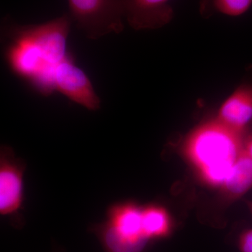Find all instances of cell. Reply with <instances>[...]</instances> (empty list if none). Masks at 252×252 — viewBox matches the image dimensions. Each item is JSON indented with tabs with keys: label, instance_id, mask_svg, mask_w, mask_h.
<instances>
[{
	"label": "cell",
	"instance_id": "cell-1",
	"mask_svg": "<svg viewBox=\"0 0 252 252\" xmlns=\"http://www.w3.org/2000/svg\"><path fill=\"white\" fill-rule=\"evenodd\" d=\"M73 22L69 14L37 25L5 21L4 59L10 69L42 95L56 91V67L69 56L67 40Z\"/></svg>",
	"mask_w": 252,
	"mask_h": 252
},
{
	"label": "cell",
	"instance_id": "cell-2",
	"mask_svg": "<svg viewBox=\"0 0 252 252\" xmlns=\"http://www.w3.org/2000/svg\"><path fill=\"white\" fill-rule=\"evenodd\" d=\"M245 136L215 119L190 132L185 153L207 184L221 187L243 152Z\"/></svg>",
	"mask_w": 252,
	"mask_h": 252
},
{
	"label": "cell",
	"instance_id": "cell-3",
	"mask_svg": "<svg viewBox=\"0 0 252 252\" xmlns=\"http://www.w3.org/2000/svg\"><path fill=\"white\" fill-rule=\"evenodd\" d=\"M142 207L132 202L114 204L104 221L91 225L104 252H144L151 240L144 233Z\"/></svg>",
	"mask_w": 252,
	"mask_h": 252
},
{
	"label": "cell",
	"instance_id": "cell-4",
	"mask_svg": "<svg viewBox=\"0 0 252 252\" xmlns=\"http://www.w3.org/2000/svg\"><path fill=\"white\" fill-rule=\"evenodd\" d=\"M69 16L88 39L102 36L124 29L123 0H68Z\"/></svg>",
	"mask_w": 252,
	"mask_h": 252
},
{
	"label": "cell",
	"instance_id": "cell-5",
	"mask_svg": "<svg viewBox=\"0 0 252 252\" xmlns=\"http://www.w3.org/2000/svg\"><path fill=\"white\" fill-rule=\"evenodd\" d=\"M26 163L16 157L9 146L0 149V214L9 217L16 228H21L24 220L21 215L23 203V175Z\"/></svg>",
	"mask_w": 252,
	"mask_h": 252
},
{
	"label": "cell",
	"instance_id": "cell-6",
	"mask_svg": "<svg viewBox=\"0 0 252 252\" xmlns=\"http://www.w3.org/2000/svg\"><path fill=\"white\" fill-rule=\"evenodd\" d=\"M54 82L56 91L73 102L90 111L100 108V99L90 79L83 69L76 65L70 54L56 67Z\"/></svg>",
	"mask_w": 252,
	"mask_h": 252
},
{
	"label": "cell",
	"instance_id": "cell-7",
	"mask_svg": "<svg viewBox=\"0 0 252 252\" xmlns=\"http://www.w3.org/2000/svg\"><path fill=\"white\" fill-rule=\"evenodd\" d=\"M124 18L135 31L158 29L171 22L170 0H123Z\"/></svg>",
	"mask_w": 252,
	"mask_h": 252
},
{
	"label": "cell",
	"instance_id": "cell-8",
	"mask_svg": "<svg viewBox=\"0 0 252 252\" xmlns=\"http://www.w3.org/2000/svg\"><path fill=\"white\" fill-rule=\"evenodd\" d=\"M216 119L238 132H246L252 122V82L245 81L221 104Z\"/></svg>",
	"mask_w": 252,
	"mask_h": 252
},
{
	"label": "cell",
	"instance_id": "cell-9",
	"mask_svg": "<svg viewBox=\"0 0 252 252\" xmlns=\"http://www.w3.org/2000/svg\"><path fill=\"white\" fill-rule=\"evenodd\" d=\"M221 188L225 196L231 200L240 198L252 188V160L244 151L239 156Z\"/></svg>",
	"mask_w": 252,
	"mask_h": 252
},
{
	"label": "cell",
	"instance_id": "cell-10",
	"mask_svg": "<svg viewBox=\"0 0 252 252\" xmlns=\"http://www.w3.org/2000/svg\"><path fill=\"white\" fill-rule=\"evenodd\" d=\"M144 233L150 240L165 238L170 234L171 221L165 209L150 205L142 207Z\"/></svg>",
	"mask_w": 252,
	"mask_h": 252
},
{
	"label": "cell",
	"instance_id": "cell-11",
	"mask_svg": "<svg viewBox=\"0 0 252 252\" xmlns=\"http://www.w3.org/2000/svg\"><path fill=\"white\" fill-rule=\"evenodd\" d=\"M252 0H201L200 11L208 16L218 13L225 16H242L251 8Z\"/></svg>",
	"mask_w": 252,
	"mask_h": 252
},
{
	"label": "cell",
	"instance_id": "cell-12",
	"mask_svg": "<svg viewBox=\"0 0 252 252\" xmlns=\"http://www.w3.org/2000/svg\"><path fill=\"white\" fill-rule=\"evenodd\" d=\"M241 252H252V228L244 231L239 239Z\"/></svg>",
	"mask_w": 252,
	"mask_h": 252
},
{
	"label": "cell",
	"instance_id": "cell-13",
	"mask_svg": "<svg viewBox=\"0 0 252 252\" xmlns=\"http://www.w3.org/2000/svg\"><path fill=\"white\" fill-rule=\"evenodd\" d=\"M243 151L252 160V134L245 136Z\"/></svg>",
	"mask_w": 252,
	"mask_h": 252
},
{
	"label": "cell",
	"instance_id": "cell-14",
	"mask_svg": "<svg viewBox=\"0 0 252 252\" xmlns=\"http://www.w3.org/2000/svg\"><path fill=\"white\" fill-rule=\"evenodd\" d=\"M247 205H248V207L249 210H250V212H251L252 215V200H247L246 201Z\"/></svg>",
	"mask_w": 252,
	"mask_h": 252
}]
</instances>
